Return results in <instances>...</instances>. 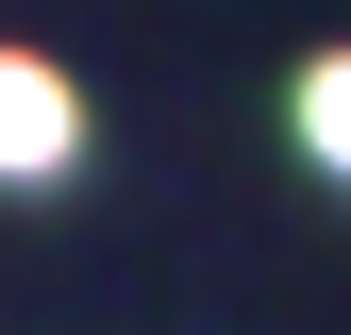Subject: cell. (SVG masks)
I'll list each match as a JSON object with an SVG mask.
<instances>
[{
    "label": "cell",
    "mask_w": 351,
    "mask_h": 335,
    "mask_svg": "<svg viewBox=\"0 0 351 335\" xmlns=\"http://www.w3.org/2000/svg\"><path fill=\"white\" fill-rule=\"evenodd\" d=\"M301 151L351 185V51H318V67H301Z\"/></svg>",
    "instance_id": "cell-2"
},
{
    "label": "cell",
    "mask_w": 351,
    "mask_h": 335,
    "mask_svg": "<svg viewBox=\"0 0 351 335\" xmlns=\"http://www.w3.org/2000/svg\"><path fill=\"white\" fill-rule=\"evenodd\" d=\"M67 151H84V101H67V67L0 51V185H51Z\"/></svg>",
    "instance_id": "cell-1"
}]
</instances>
